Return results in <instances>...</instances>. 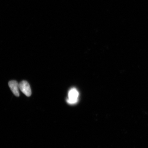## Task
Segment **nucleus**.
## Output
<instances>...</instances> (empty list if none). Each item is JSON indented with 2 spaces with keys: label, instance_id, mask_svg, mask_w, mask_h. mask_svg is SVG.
I'll list each match as a JSON object with an SVG mask.
<instances>
[{
  "label": "nucleus",
  "instance_id": "obj_1",
  "mask_svg": "<svg viewBox=\"0 0 148 148\" xmlns=\"http://www.w3.org/2000/svg\"><path fill=\"white\" fill-rule=\"evenodd\" d=\"M79 96V93L76 89L72 88L68 92V98L66 101L69 104H75L78 101Z\"/></svg>",
  "mask_w": 148,
  "mask_h": 148
},
{
  "label": "nucleus",
  "instance_id": "obj_2",
  "mask_svg": "<svg viewBox=\"0 0 148 148\" xmlns=\"http://www.w3.org/2000/svg\"><path fill=\"white\" fill-rule=\"evenodd\" d=\"M19 89L27 97H30L32 94L30 86L27 81H21L19 84Z\"/></svg>",
  "mask_w": 148,
  "mask_h": 148
},
{
  "label": "nucleus",
  "instance_id": "obj_3",
  "mask_svg": "<svg viewBox=\"0 0 148 148\" xmlns=\"http://www.w3.org/2000/svg\"><path fill=\"white\" fill-rule=\"evenodd\" d=\"M9 86L10 90L16 97H18L20 95L19 92V85L17 81L12 80L9 81Z\"/></svg>",
  "mask_w": 148,
  "mask_h": 148
}]
</instances>
